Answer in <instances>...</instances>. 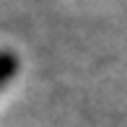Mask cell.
Returning a JSON list of instances; mask_svg holds the SVG:
<instances>
[{
    "label": "cell",
    "mask_w": 127,
    "mask_h": 127,
    "mask_svg": "<svg viewBox=\"0 0 127 127\" xmlns=\"http://www.w3.org/2000/svg\"><path fill=\"white\" fill-rule=\"evenodd\" d=\"M18 70V57L13 52H0V88L8 83Z\"/></svg>",
    "instance_id": "1"
}]
</instances>
